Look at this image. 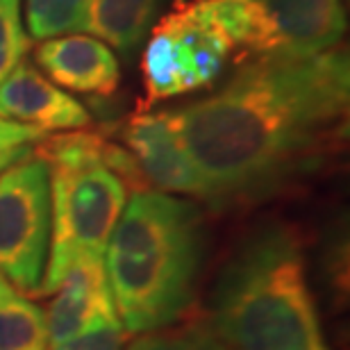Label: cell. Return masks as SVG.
<instances>
[{"instance_id":"cell-1","label":"cell","mask_w":350,"mask_h":350,"mask_svg":"<svg viewBox=\"0 0 350 350\" xmlns=\"http://www.w3.org/2000/svg\"><path fill=\"white\" fill-rule=\"evenodd\" d=\"M350 66L341 48L250 59L219 91L169 109L212 212L253 209L303 187L344 148Z\"/></svg>"},{"instance_id":"cell-2","label":"cell","mask_w":350,"mask_h":350,"mask_svg":"<svg viewBox=\"0 0 350 350\" xmlns=\"http://www.w3.org/2000/svg\"><path fill=\"white\" fill-rule=\"evenodd\" d=\"M205 248L198 202L155 189L132 191L103 257L125 332H155L182 321L193 305Z\"/></svg>"},{"instance_id":"cell-3","label":"cell","mask_w":350,"mask_h":350,"mask_svg":"<svg viewBox=\"0 0 350 350\" xmlns=\"http://www.w3.org/2000/svg\"><path fill=\"white\" fill-rule=\"evenodd\" d=\"M209 325L232 350H332L296 228L266 223L243 237L216 275Z\"/></svg>"},{"instance_id":"cell-4","label":"cell","mask_w":350,"mask_h":350,"mask_svg":"<svg viewBox=\"0 0 350 350\" xmlns=\"http://www.w3.org/2000/svg\"><path fill=\"white\" fill-rule=\"evenodd\" d=\"M53 198V248L41 296L53 293L78 262L103 260L128 202V185L100 162L48 169Z\"/></svg>"},{"instance_id":"cell-5","label":"cell","mask_w":350,"mask_h":350,"mask_svg":"<svg viewBox=\"0 0 350 350\" xmlns=\"http://www.w3.org/2000/svg\"><path fill=\"white\" fill-rule=\"evenodd\" d=\"M234 48L212 25L198 0H175L150 27L144 48V85L148 105L209 87Z\"/></svg>"},{"instance_id":"cell-6","label":"cell","mask_w":350,"mask_h":350,"mask_svg":"<svg viewBox=\"0 0 350 350\" xmlns=\"http://www.w3.org/2000/svg\"><path fill=\"white\" fill-rule=\"evenodd\" d=\"M51 234V173L27 155L0 173V275L23 296L41 293Z\"/></svg>"},{"instance_id":"cell-7","label":"cell","mask_w":350,"mask_h":350,"mask_svg":"<svg viewBox=\"0 0 350 350\" xmlns=\"http://www.w3.org/2000/svg\"><path fill=\"white\" fill-rule=\"evenodd\" d=\"M264 23L262 53L312 57L332 51L346 34L341 0H257Z\"/></svg>"},{"instance_id":"cell-8","label":"cell","mask_w":350,"mask_h":350,"mask_svg":"<svg viewBox=\"0 0 350 350\" xmlns=\"http://www.w3.org/2000/svg\"><path fill=\"white\" fill-rule=\"evenodd\" d=\"M125 148L132 152L148 187L200 202L202 187L169 111L139 109L123 128Z\"/></svg>"},{"instance_id":"cell-9","label":"cell","mask_w":350,"mask_h":350,"mask_svg":"<svg viewBox=\"0 0 350 350\" xmlns=\"http://www.w3.org/2000/svg\"><path fill=\"white\" fill-rule=\"evenodd\" d=\"M0 109L18 123L41 132L85 130L91 123L87 107L51 82L37 66L21 62L0 82Z\"/></svg>"},{"instance_id":"cell-10","label":"cell","mask_w":350,"mask_h":350,"mask_svg":"<svg viewBox=\"0 0 350 350\" xmlns=\"http://www.w3.org/2000/svg\"><path fill=\"white\" fill-rule=\"evenodd\" d=\"M48 307V344L73 339L96 325L118 321L103 260L78 262L62 280Z\"/></svg>"},{"instance_id":"cell-11","label":"cell","mask_w":350,"mask_h":350,"mask_svg":"<svg viewBox=\"0 0 350 350\" xmlns=\"http://www.w3.org/2000/svg\"><path fill=\"white\" fill-rule=\"evenodd\" d=\"M37 64L55 85L82 96H111L121 80L114 51L85 34L46 39L37 48Z\"/></svg>"},{"instance_id":"cell-12","label":"cell","mask_w":350,"mask_h":350,"mask_svg":"<svg viewBox=\"0 0 350 350\" xmlns=\"http://www.w3.org/2000/svg\"><path fill=\"white\" fill-rule=\"evenodd\" d=\"M162 0H91L87 30L118 53H132L148 37Z\"/></svg>"},{"instance_id":"cell-13","label":"cell","mask_w":350,"mask_h":350,"mask_svg":"<svg viewBox=\"0 0 350 350\" xmlns=\"http://www.w3.org/2000/svg\"><path fill=\"white\" fill-rule=\"evenodd\" d=\"M0 350H48L46 317L0 275Z\"/></svg>"},{"instance_id":"cell-14","label":"cell","mask_w":350,"mask_h":350,"mask_svg":"<svg viewBox=\"0 0 350 350\" xmlns=\"http://www.w3.org/2000/svg\"><path fill=\"white\" fill-rule=\"evenodd\" d=\"M198 5L232 48H243L255 57L262 53L264 23L257 0H198Z\"/></svg>"},{"instance_id":"cell-15","label":"cell","mask_w":350,"mask_h":350,"mask_svg":"<svg viewBox=\"0 0 350 350\" xmlns=\"http://www.w3.org/2000/svg\"><path fill=\"white\" fill-rule=\"evenodd\" d=\"M30 39H53L87 30L91 0H21Z\"/></svg>"},{"instance_id":"cell-16","label":"cell","mask_w":350,"mask_h":350,"mask_svg":"<svg viewBox=\"0 0 350 350\" xmlns=\"http://www.w3.org/2000/svg\"><path fill=\"white\" fill-rule=\"evenodd\" d=\"M128 350H232L212 325L189 321L182 325H169L155 332H144L132 341Z\"/></svg>"},{"instance_id":"cell-17","label":"cell","mask_w":350,"mask_h":350,"mask_svg":"<svg viewBox=\"0 0 350 350\" xmlns=\"http://www.w3.org/2000/svg\"><path fill=\"white\" fill-rule=\"evenodd\" d=\"M30 41L21 18V0H0V82L25 62Z\"/></svg>"},{"instance_id":"cell-18","label":"cell","mask_w":350,"mask_h":350,"mask_svg":"<svg viewBox=\"0 0 350 350\" xmlns=\"http://www.w3.org/2000/svg\"><path fill=\"white\" fill-rule=\"evenodd\" d=\"M125 341H128V332L123 330L121 321H111V323L91 327L73 339L51 344V350H123Z\"/></svg>"},{"instance_id":"cell-19","label":"cell","mask_w":350,"mask_h":350,"mask_svg":"<svg viewBox=\"0 0 350 350\" xmlns=\"http://www.w3.org/2000/svg\"><path fill=\"white\" fill-rule=\"evenodd\" d=\"M46 137V132H41L32 125L14 121L0 109V150H12V148H23V146L37 144Z\"/></svg>"},{"instance_id":"cell-20","label":"cell","mask_w":350,"mask_h":350,"mask_svg":"<svg viewBox=\"0 0 350 350\" xmlns=\"http://www.w3.org/2000/svg\"><path fill=\"white\" fill-rule=\"evenodd\" d=\"M30 155V146H23V148H12V150H0V173L5 169H10L12 164H16L18 159H23Z\"/></svg>"}]
</instances>
